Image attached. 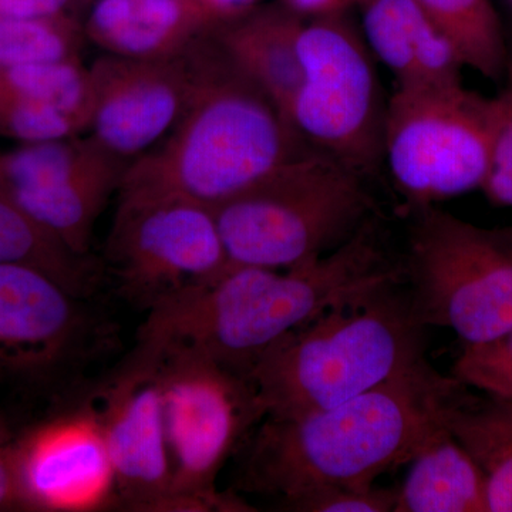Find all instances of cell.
<instances>
[{"mask_svg": "<svg viewBox=\"0 0 512 512\" xmlns=\"http://www.w3.org/2000/svg\"><path fill=\"white\" fill-rule=\"evenodd\" d=\"M466 390L426 360L338 406L265 416L242 444L235 487L272 498L279 510L313 491L375 487L382 474L410 463Z\"/></svg>", "mask_w": 512, "mask_h": 512, "instance_id": "cell-1", "label": "cell"}, {"mask_svg": "<svg viewBox=\"0 0 512 512\" xmlns=\"http://www.w3.org/2000/svg\"><path fill=\"white\" fill-rule=\"evenodd\" d=\"M377 217L328 255L286 269L231 265L208 284L151 309L138 345L188 352L247 376L266 350L333 306L403 281Z\"/></svg>", "mask_w": 512, "mask_h": 512, "instance_id": "cell-2", "label": "cell"}, {"mask_svg": "<svg viewBox=\"0 0 512 512\" xmlns=\"http://www.w3.org/2000/svg\"><path fill=\"white\" fill-rule=\"evenodd\" d=\"M194 94L170 134L124 171L119 195L180 198L212 210L311 148L221 49L191 46Z\"/></svg>", "mask_w": 512, "mask_h": 512, "instance_id": "cell-3", "label": "cell"}, {"mask_svg": "<svg viewBox=\"0 0 512 512\" xmlns=\"http://www.w3.org/2000/svg\"><path fill=\"white\" fill-rule=\"evenodd\" d=\"M426 329L404 281L389 282L288 333L259 357L248 379L266 416L329 409L426 362Z\"/></svg>", "mask_w": 512, "mask_h": 512, "instance_id": "cell-4", "label": "cell"}, {"mask_svg": "<svg viewBox=\"0 0 512 512\" xmlns=\"http://www.w3.org/2000/svg\"><path fill=\"white\" fill-rule=\"evenodd\" d=\"M231 265L286 269L328 255L376 217L367 177L309 151L214 208Z\"/></svg>", "mask_w": 512, "mask_h": 512, "instance_id": "cell-5", "label": "cell"}, {"mask_svg": "<svg viewBox=\"0 0 512 512\" xmlns=\"http://www.w3.org/2000/svg\"><path fill=\"white\" fill-rule=\"evenodd\" d=\"M140 360L156 365L163 396L171 487L160 511L254 510L217 488L228 458L266 416L248 377L195 353Z\"/></svg>", "mask_w": 512, "mask_h": 512, "instance_id": "cell-6", "label": "cell"}, {"mask_svg": "<svg viewBox=\"0 0 512 512\" xmlns=\"http://www.w3.org/2000/svg\"><path fill=\"white\" fill-rule=\"evenodd\" d=\"M402 259L421 325L480 345L512 330V231L477 227L436 205L416 208Z\"/></svg>", "mask_w": 512, "mask_h": 512, "instance_id": "cell-7", "label": "cell"}, {"mask_svg": "<svg viewBox=\"0 0 512 512\" xmlns=\"http://www.w3.org/2000/svg\"><path fill=\"white\" fill-rule=\"evenodd\" d=\"M339 15L303 25L288 123L311 150L369 178L383 163L384 103L372 52Z\"/></svg>", "mask_w": 512, "mask_h": 512, "instance_id": "cell-8", "label": "cell"}, {"mask_svg": "<svg viewBox=\"0 0 512 512\" xmlns=\"http://www.w3.org/2000/svg\"><path fill=\"white\" fill-rule=\"evenodd\" d=\"M484 97L454 87H396L387 101L383 163L412 210L483 187Z\"/></svg>", "mask_w": 512, "mask_h": 512, "instance_id": "cell-9", "label": "cell"}, {"mask_svg": "<svg viewBox=\"0 0 512 512\" xmlns=\"http://www.w3.org/2000/svg\"><path fill=\"white\" fill-rule=\"evenodd\" d=\"M106 259L119 291L147 312L231 266L211 207L143 195H119Z\"/></svg>", "mask_w": 512, "mask_h": 512, "instance_id": "cell-10", "label": "cell"}, {"mask_svg": "<svg viewBox=\"0 0 512 512\" xmlns=\"http://www.w3.org/2000/svg\"><path fill=\"white\" fill-rule=\"evenodd\" d=\"M191 46L165 59L104 55L90 67L89 138L124 167L158 146L187 110L195 87Z\"/></svg>", "mask_w": 512, "mask_h": 512, "instance_id": "cell-11", "label": "cell"}, {"mask_svg": "<svg viewBox=\"0 0 512 512\" xmlns=\"http://www.w3.org/2000/svg\"><path fill=\"white\" fill-rule=\"evenodd\" d=\"M83 301L40 269L0 264V382H53L79 365L94 329Z\"/></svg>", "mask_w": 512, "mask_h": 512, "instance_id": "cell-12", "label": "cell"}, {"mask_svg": "<svg viewBox=\"0 0 512 512\" xmlns=\"http://www.w3.org/2000/svg\"><path fill=\"white\" fill-rule=\"evenodd\" d=\"M116 478V507L160 511L170 494L171 460L156 365L131 357L93 406Z\"/></svg>", "mask_w": 512, "mask_h": 512, "instance_id": "cell-13", "label": "cell"}, {"mask_svg": "<svg viewBox=\"0 0 512 512\" xmlns=\"http://www.w3.org/2000/svg\"><path fill=\"white\" fill-rule=\"evenodd\" d=\"M16 450L32 510L116 507L113 464L93 406L50 421L20 441Z\"/></svg>", "mask_w": 512, "mask_h": 512, "instance_id": "cell-14", "label": "cell"}, {"mask_svg": "<svg viewBox=\"0 0 512 512\" xmlns=\"http://www.w3.org/2000/svg\"><path fill=\"white\" fill-rule=\"evenodd\" d=\"M366 45L397 87L461 86L456 47L414 0H362Z\"/></svg>", "mask_w": 512, "mask_h": 512, "instance_id": "cell-15", "label": "cell"}, {"mask_svg": "<svg viewBox=\"0 0 512 512\" xmlns=\"http://www.w3.org/2000/svg\"><path fill=\"white\" fill-rule=\"evenodd\" d=\"M211 28L194 0H97L86 32L106 55L151 60L181 55Z\"/></svg>", "mask_w": 512, "mask_h": 512, "instance_id": "cell-16", "label": "cell"}, {"mask_svg": "<svg viewBox=\"0 0 512 512\" xmlns=\"http://www.w3.org/2000/svg\"><path fill=\"white\" fill-rule=\"evenodd\" d=\"M303 25L301 16L288 8L249 10L211 28L229 59L272 100L286 121L302 80L298 40Z\"/></svg>", "mask_w": 512, "mask_h": 512, "instance_id": "cell-17", "label": "cell"}, {"mask_svg": "<svg viewBox=\"0 0 512 512\" xmlns=\"http://www.w3.org/2000/svg\"><path fill=\"white\" fill-rule=\"evenodd\" d=\"M410 464L393 512H487L483 473L446 424Z\"/></svg>", "mask_w": 512, "mask_h": 512, "instance_id": "cell-18", "label": "cell"}, {"mask_svg": "<svg viewBox=\"0 0 512 512\" xmlns=\"http://www.w3.org/2000/svg\"><path fill=\"white\" fill-rule=\"evenodd\" d=\"M446 426L483 473L487 512H512V404L466 390L448 409Z\"/></svg>", "mask_w": 512, "mask_h": 512, "instance_id": "cell-19", "label": "cell"}, {"mask_svg": "<svg viewBox=\"0 0 512 512\" xmlns=\"http://www.w3.org/2000/svg\"><path fill=\"white\" fill-rule=\"evenodd\" d=\"M124 173L126 167L89 137L22 144L0 153V192L6 197L62 187L80 178Z\"/></svg>", "mask_w": 512, "mask_h": 512, "instance_id": "cell-20", "label": "cell"}, {"mask_svg": "<svg viewBox=\"0 0 512 512\" xmlns=\"http://www.w3.org/2000/svg\"><path fill=\"white\" fill-rule=\"evenodd\" d=\"M0 264L33 266L86 299L97 284L94 266L64 247L0 192Z\"/></svg>", "mask_w": 512, "mask_h": 512, "instance_id": "cell-21", "label": "cell"}, {"mask_svg": "<svg viewBox=\"0 0 512 512\" xmlns=\"http://www.w3.org/2000/svg\"><path fill=\"white\" fill-rule=\"evenodd\" d=\"M456 47L464 66L503 79L508 45L491 0H414Z\"/></svg>", "mask_w": 512, "mask_h": 512, "instance_id": "cell-22", "label": "cell"}, {"mask_svg": "<svg viewBox=\"0 0 512 512\" xmlns=\"http://www.w3.org/2000/svg\"><path fill=\"white\" fill-rule=\"evenodd\" d=\"M0 87L23 99L55 107L87 130L92 80L90 70L84 69L79 60L0 66Z\"/></svg>", "mask_w": 512, "mask_h": 512, "instance_id": "cell-23", "label": "cell"}, {"mask_svg": "<svg viewBox=\"0 0 512 512\" xmlns=\"http://www.w3.org/2000/svg\"><path fill=\"white\" fill-rule=\"evenodd\" d=\"M80 36L66 18L19 19L0 16V66L79 60Z\"/></svg>", "mask_w": 512, "mask_h": 512, "instance_id": "cell-24", "label": "cell"}, {"mask_svg": "<svg viewBox=\"0 0 512 512\" xmlns=\"http://www.w3.org/2000/svg\"><path fill=\"white\" fill-rule=\"evenodd\" d=\"M488 165L481 190L488 200L512 207V43L508 46L504 87L485 101Z\"/></svg>", "mask_w": 512, "mask_h": 512, "instance_id": "cell-25", "label": "cell"}, {"mask_svg": "<svg viewBox=\"0 0 512 512\" xmlns=\"http://www.w3.org/2000/svg\"><path fill=\"white\" fill-rule=\"evenodd\" d=\"M82 131L69 114L0 87V136L28 144L77 137Z\"/></svg>", "mask_w": 512, "mask_h": 512, "instance_id": "cell-26", "label": "cell"}, {"mask_svg": "<svg viewBox=\"0 0 512 512\" xmlns=\"http://www.w3.org/2000/svg\"><path fill=\"white\" fill-rule=\"evenodd\" d=\"M451 376L495 399L512 402V330L480 345H466Z\"/></svg>", "mask_w": 512, "mask_h": 512, "instance_id": "cell-27", "label": "cell"}, {"mask_svg": "<svg viewBox=\"0 0 512 512\" xmlns=\"http://www.w3.org/2000/svg\"><path fill=\"white\" fill-rule=\"evenodd\" d=\"M397 490L387 488H326L296 498L282 511L293 512H392Z\"/></svg>", "mask_w": 512, "mask_h": 512, "instance_id": "cell-28", "label": "cell"}, {"mask_svg": "<svg viewBox=\"0 0 512 512\" xmlns=\"http://www.w3.org/2000/svg\"><path fill=\"white\" fill-rule=\"evenodd\" d=\"M32 510L19 473L16 446L0 441V511Z\"/></svg>", "mask_w": 512, "mask_h": 512, "instance_id": "cell-29", "label": "cell"}, {"mask_svg": "<svg viewBox=\"0 0 512 512\" xmlns=\"http://www.w3.org/2000/svg\"><path fill=\"white\" fill-rule=\"evenodd\" d=\"M72 0H0L2 18L49 19L64 16Z\"/></svg>", "mask_w": 512, "mask_h": 512, "instance_id": "cell-30", "label": "cell"}, {"mask_svg": "<svg viewBox=\"0 0 512 512\" xmlns=\"http://www.w3.org/2000/svg\"><path fill=\"white\" fill-rule=\"evenodd\" d=\"M198 8L217 26L237 19L254 9L256 0H194Z\"/></svg>", "mask_w": 512, "mask_h": 512, "instance_id": "cell-31", "label": "cell"}, {"mask_svg": "<svg viewBox=\"0 0 512 512\" xmlns=\"http://www.w3.org/2000/svg\"><path fill=\"white\" fill-rule=\"evenodd\" d=\"M286 6L301 15L322 18V16L339 15L349 6L359 5L362 0H285Z\"/></svg>", "mask_w": 512, "mask_h": 512, "instance_id": "cell-32", "label": "cell"}, {"mask_svg": "<svg viewBox=\"0 0 512 512\" xmlns=\"http://www.w3.org/2000/svg\"><path fill=\"white\" fill-rule=\"evenodd\" d=\"M504 402H507V400H504ZM508 403H511V404H512V402H508Z\"/></svg>", "mask_w": 512, "mask_h": 512, "instance_id": "cell-33", "label": "cell"}, {"mask_svg": "<svg viewBox=\"0 0 512 512\" xmlns=\"http://www.w3.org/2000/svg\"><path fill=\"white\" fill-rule=\"evenodd\" d=\"M510 229H511V231H512V227H511Z\"/></svg>", "mask_w": 512, "mask_h": 512, "instance_id": "cell-34", "label": "cell"}]
</instances>
